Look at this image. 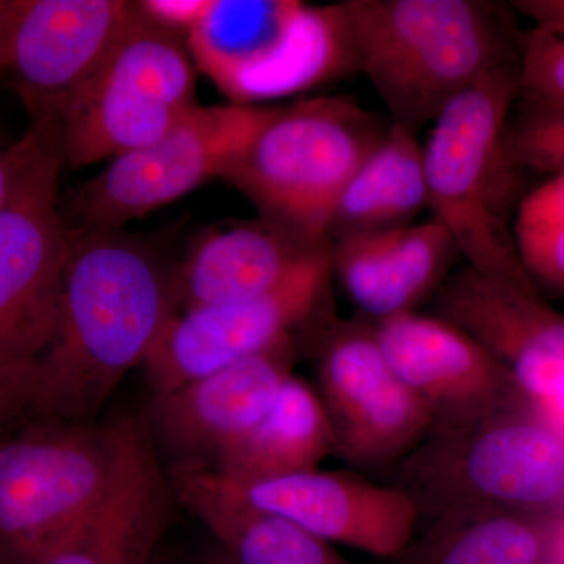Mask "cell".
<instances>
[{"label":"cell","mask_w":564,"mask_h":564,"mask_svg":"<svg viewBox=\"0 0 564 564\" xmlns=\"http://www.w3.org/2000/svg\"><path fill=\"white\" fill-rule=\"evenodd\" d=\"M173 274L124 229H69L57 326L33 367L22 411L91 422L122 378L143 367L174 311Z\"/></svg>","instance_id":"1"},{"label":"cell","mask_w":564,"mask_h":564,"mask_svg":"<svg viewBox=\"0 0 564 564\" xmlns=\"http://www.w3.org/2000/svg\"><path fill=\"white\" fill-rule=\"evenodd\" d=\"M358 70L411 131L486 74L516 65L499 18L474 0H348L343 3Z\"/></svg>","instance_id":"2"},{"label":"cell","mask_w":564,"mask_h":564,"mask_svg":"<svg viewBox=\"0 0 564 564\" xmlns=\"http://www.w3.org/2000/svg\"><path fill=\"white\" fill-rule=\"evenodd\" d=\"M519 63L486 74L448 102L423 147L429 210L478 272L529 282L513 239L522 170L508 151Z\"/></svg>","instance_id":"3"},{"label":"cell","mask_w":564,"mask_h":564,"mask_svg":"<svg viewBox=\"0 0 564 564\" xmlns=\"http://www.w3.org/2000/svg\"><path fill=\"white\" fill-rule=\"evenodd\" d=\"M397 488L421 518L454 513L564 516V437L527 403L434 425L397 464Z\"/></svg>","instance_id":"4"},{"label":"cell","mask_w":564,"mask_h":564,"mask_svg":"<svg viewBox=\"0 0 564 564\" xmlns=\"http://www.w3.org/2000/svg\"><path fill=\"white\" fill-rule=\"evenodd\" d=\"M150 443L129 417L36 419L0 440V558L39 564L110 496Z\"/></svg>","instance_id":"5"},{"label":"cell","mask_w":564,"mask_h":564,"mask_svg":"<svg viewBox=\"0 0 564 564\" xmlns=\"http://www.w3.org/2000/svg\"><path fill=\"white\" fill-rule=\"evenodd\" d=\"M389 124L347 96L274 107L221 180L273 228L306 243L332 242L340 196Z\"/></svg>","instance_id":"6"},{"label":"cell","mask_w":564,"mask_h":564,"mask_svg":"<svg viewBox=\"0 0 564 564\" xmlns=\"http://www.w3.org/2000/svg\"><path fill=\"white\" fill-rule=\"evenodd\" d=\"M195 68L232 104L313 90L358 70L343 3L212 0L185 36Z\"/></svg>","instance_id":"7"},{"label":"cell","mask_w":564,"mask_h":564,"mask_svg":"<svg viewBox=\"0 0 564 564\" xmlns=\"http://www.w3.org/2000/svg\"><path fill=\"white\" fill-rule=\"evenodd\" d=\"M195 106L184 36L132 2L120 35L58 118L65 163L82 169L148 147Z\"/></svg>","instance_id":"8"},{"label":"cell","mask_w":564,"mask_h":564,"mask_svg":"<svg viewBox=\"0 0 564 564\" xmlns=\"http://www.w3.org/2000/svg\"><path fill=\"white\" fill-rule=\"evenodd\" d=\"M63 165L55 121L0 206V381L21 413L25 384L50 347L61 307L70 229L58 196Z\"/></svg>","instance_id":"9"},{"label":"cell","mask_w":564,"mask_h":564,"mask_svg":"<svg viewBox=\"0 0 564 564\" xmlns=\"http://www.w3.org/2000/svg\"><path fill=\"white\" fill-rule=\"evenodd\" d=\"M302 329L310 334L314 386L332 423L334 454L359 469L397 466L434 419L392 369L373 323L318 311Z\"/></svg>","instance_id":"10"},{"label":"cell","mask_w":564,"mask_h":564,"mask_svg":"<svg viewBox=\"0 0 564 564\" xmlns=\"http://www.w3.org/2000/svg\"><path fill=\"white\" fill-rule=\"evenodd\" d=\"M274 107L198 106L161 139L113 159L76 192L79 228L124 229L129 221L221 180Z\"/></svg>","instance_id":"11"},{"label":"cell","mask_w":564,"mask_h":564,"mask_svg":"<svg viewBox=\"0 0 564 564\" xmlns=\"http://www.w3.org/2000/svg\"><path fill=\"white\" fill-rule=\"evenodd\" d=\"M332 243L274 291L170 315L143 364L154 397L242 362L293 337L323 307Z\"/></svg>","instance_id":"12"},{"label":"cell","mask_w":564,"mask_h":564,"mask_svg":"<svg viewBox=\"0 0 564 564\" xmlns=\"http://www.w3.org/2000/svg\"><path fill=\"white\" fill-rule=\"evenodd\" d=\"M432 314L491 352L527 406L564 437V314L536 285L464 265L434 293Z\"/></svg>","instance_id":"13"},{"label":"cell","mask_w":564,"mask_h":564,"mask_svg":"<svg viewBox=\"0 0 564 564\" xmlns=\"http://www.w3.org/2000/svg\"><path fill=\"white\" fill-rule=\"evenodd\" d=\"M131 11L122 0H0V66L32 121H58Z\"/></svg>","instance_id":"14"},{"label":"cell","mask_w":564,"mask_h":564,"mask_svg":"<svg viewBox=\"0 0 564 564\" xmlns=\"http://www.w3.org/2000/svg\"><path fill=\"white\" fill-rule=\"evenodd\" d=\"M225 480L247 502L289 519L326 543L389 562L411 543L421 521L406 492L361 475L313 469L252 484Z\"/></svg>","instance_id":"15"},{"label":"cell","mask_w":564,"mask_h":564,"mask_svg":"<svg viewBox=\"0 0 564 564\" xmlns=\"http://www.w3.org/2000/svg\"><path fill=\"white\" fill-rule=\"evenodd\" d=\"M392 369L429 406L434 425H454L525 403L510 372L458 326L408 313L375 325Z\"/></svg>","instance_id":"16"},{"label":"cell","mask_w":564,"mask_h":564,"mask_svg":"<svg viewBox=\"0 0 564 564\" xmlns=\"http://www.w3.org/2000/svg\"><path fill=\"white\" fill-rule=\"evenodd\" d=\"M293 337L242 362L154 397L152 422L174 469H210L228 445L272 410L293 375Z\"/></svg>","instance_id":"17"},{"label":"cell","mask_w":564,"mask_h":564,"mask_svg":"<svg viewBox=\"0 0 564 564\" xmlns=\"http://www.w3.org/2000/svg\"><path fill=\"white\" fill-rule=\"evenodd\" d=\"M332 242L306 243L269 223H245L203 236L173 274L182 310L258 299L284 284Z\"/></svg>","instance_id":"18"},{"label":"cell","mask_w":564,"mask_h":564,"mask_svg":"<svg viewBox=\"0 0 564 564\" xmlns=\"http://www.w3.org/2000/svg\"><path fill=\"white\" fill-rule=\"evenodd\" d=\"M173 489L229 564H352L289 519L261 510L210 469H174Z\"/></svg>","instance_id":"19"},{"label":"cell","mask_w":564,"mask_h":564,"mask_svg":"<svg viewBox=\"0 0 564 564\" xmlns=\"http://www.w3.org/2000/svg\"><path fill=\"white\" fill-rule=\"evenodd\" d=\"M166 497L150 443L110 496L39 564H154Z\"/></svg>","instance_id":"20"},{"label":"cell","mask_w":564,"mask_h":564,"mask_svg":"<svg viewBox=\"0 0 564 564\" xmlns=\"http://www.w3.org/2000/svg\"><path fill=\"white\" fill-rule=\"evenodd\" d=\"M334 452L332 423L317 389L295 373L250 432L228 445L210 470L239 484L317 469Z\"/></svg>","instance_id":"21"},{"label":"cell","mask_w":564,"mask_h":564,"mask_svg":"<svg viewBox=\"0 0 564 564\" xmlns=\"http://www.w3.org/2000/svg\"><path fill=\"white\" fill-rule=\"evenodd\" d=\"M425 209L429 187L423 147L414 131L391 121L340 196L332 239L343 234L402 228Z\"/></svg>","instance_id":"22"},{"label":"cell","mask_w":564,"mask_h":564,"mask_svg":"<svg viewBox=\"0 0 564 564\" xmlns=\"http://www.w3.org/2000/svg\"><path fill=\"white\" fill-rule=\"evenodd\" d=\"M556 519L454 513L430 521L393 564H551Z\"/></svg>","instance_id":"23"},{"label":"cell","mask_w":564,"mask_h":564,"mask_svg":"<svg viewBox=\"0 0 564 564\" xmlns=\"http://www.w3.org/2000/svg\"><path fill=\"white\" fill-rule=\"evenodd\" d=\"M456 254L459 251L451 234L434 218L397 229L386 259L373 325L415 313V307L447 280Z\"/></svg>","instance_id":"24"},{"label":"cell","mask_w":564,"mask_h":564,"mask_svg":"<svg viewBox=\"0 0 564 564\" xmlns=\"http://www.w3.org/2000/svg\"><path fill=\"white\" fill-rule=\"evenodd\" d=\"M513 239L533 284L564 293V174L549 177L522 196L514 214Z\"/></svg>","instance_id":"25"},{"label":"cell","mask_w":564,"mask_h":564,"mask_svg":"<svg viewBox=\"0 0 564 564\" xmlns=\"http://www.w3.org/2000/svg\"><path fill=\"white\" fill-rule=\"evenodd\" d=\"M519 95L533 110L564 111V32L534 28L519 58Z\"/></svg>","instance_id":"26"},{"label":"cell","mask_w":564,"mask_h":564,"mask_svg":"<svg viewBox=\"0 0 564 564\" xmlns=\"http://www.w3.org/2000/svg\"><path fill=\"white\" fill-rule=\"evenodd\" d=\"M508 151L521 170L564 174V111L532 110L507 132Z\"/></svg>","instance_id":"27"},{"label":"cell","mask_w":564,"mask_h":564,"mask_svg":"<svg viewBox=\"0 0 564 564\" xmlns=\"http://www.w3.org/2000/svg\"><path fill=\"white\" fill-rule=\"evenodd\" d=\"M55 121L57 120L32 121L20 140L10 147L0 148V206L7 202L21 174L40 151Z\"/></svg>","instance_id":"28"},{"label":"cell","mask_w":564,"mask_h":564,"mask_svg":"<svg viewBox=\"0 0 564 564\" xmlns=\"http://www.w3.org/2000/svg\"><path fill=\"white\" fill-rule=\"evenodd\" d=\"M212 0H144L135 2L141 13L170 31L187 36V33L203 20Z\"/></svg>","instance_id":"29"},{"label":"cell","mask_w":564,"mask_h":564,"mask_svg":"<svg viewBox=\"0 0 564 564\" xmlns=\"http://www.w3.org/2000/svg\"><path fill=\"white\" fill-rule=\"evenodd\" d=\"M514 6L534 22V28L564 32V0H522Z\"/></svg>","instance_id":"30"},{"label":"cell","mask_w":564,"mask_h":564,"mask_svg":"<svg viewBox=\"0 0 564 564\" xmlns=\"http://www.w3.org/2000/svg\"><path fill=\"white\" fill-rule=\"evenodd\" d=\"M20 413V404H18L14 393L0 381V426L9 419L11 414Z\"/></svg>","instance_id":"31"},{"label":"cell","mask_w":564,"mask_h":564,"mask_svg":"<svg viewBox=\"0 0 564 564\" xmlns=\"http://www.w3.org/2000/svg\"><path fill=\"white\" fill-rule=\"evenodd\" d=\"M204 564H229L228 560L223 556L221 552L215 551L214 554L209 556V558L206 560V563Z\"/></svg>","instance_id":"32"},{"label":"cell","mask_w":564,"mask_h":564,"mask_svg":"<svg viewBox=\"0 0 564 564\" xmlns=\"http://www.w3.org/2000/svg\"><path fill=\"white\" fill-rule=\"evenodd\" d=\"M2 74H3L2 66H0V77H2Z\"/></svg>","instance_id":"33"},{"label":"cell","mask_w":564,"mask_h":564,"mask_svg":"<svg viewBox=\"0 0 564 564\" xmlns=\"http://www.w3.org/2000/svg\"><path fill=\"white\" fill-rule=\"evenodd\" d=\"M0 564H6V562H3V560H2V558H0Z\"/></svg>","instance_id":"34"},{"label":"cell","mask_w":564,"mask_h":564,"mask_svg":"<svg viewBox=\"0 0 564 564\" xmlns=\"http://www.w3.org/2000/svg\"><path fill=\"white\" fill-rule=\"evenodd\" d=\"M154 564H158V563H154Z\"/></svg>","instance_id":"35"}]
</instances>
